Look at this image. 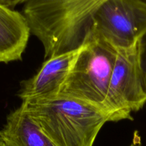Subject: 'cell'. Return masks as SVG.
<instances>
[{"label": "cell", "mask_w": 146, "mask_h": 146, "mask_svg": "<svg viewBox=\"0 0 146 146\" xmlns=\"http://www.w3.org/2000/svg\"><path fill=\"white\" fill-rule=\"evenodd\" d=\"M80 48L81 46L76 50L46 59L36 74L21 82L18 97L24 101L58 95Z\"/></svg>", "instance_id": "obj_6"}, {"label": "cell", "mask_w": 146, "mask_h": 146, "mask_svg": "<svg viewBox=\"0 0 146 146\" xmlns=\"http://www.w3.org/2000/svg\"><path fill=\"white\" fill-rule=\"evenodd\" d=\"M0 135L7 146H55L21 107L8 115Z\"/></svg>", "instance_id": "obj_8"}, {"label": "cell", "mask_w": 146, "mask_h": 146, "mask_svg": "<svg viewBox=\"0 0 146 146\" xmlns=\"http://www.w3.org/2000/svg\"><path fill=\"white\" fill-rule=\"evenodd\" d=\"M0 146H7L3 140H0Z\"/></svg>", "instance_id": "obj_12"}, {"label": "cell", "mask_w": 146, "mask_h": 146, "mask_svg": "<svg viewBox=\"0 0 146 146\" xmlns=\"http://www.w3.org/2000/svg\"><path fill=\"white\" fill-rule=\"evenodd\" d=\"M146 104L138 61L137 42L117 49V57L105 100V109L110 122L133 120L132 113Z\"/></svg>", "instance_id": "obj_4"}, {"label": "cell", "mask_w": 146, "mask_h": 146, "mask_svg": "<svg viewBox=\"0 0 146 146\" xmlns=\"http://www.w3.org/2000/svg\"><path fill=\"white\" fill-rule=\"evenodd\" d=\"M116 57L117 49L90 29L57 95L86 102L108 115L105 100Z\"/></svg>", "instance_id": "obj_3"}, {"label": "cell", "mask_w": 146, "mask_h": 146, "mask_svg": "<svg viewBox=\"0 0 146 146\" xmlns=\"http://www.w3.org/2000/svg\"><path fill=\"white\" fill-rule=\"evenodd\" d=\"M30 34L23 14L0 5V62L22 60Z\"/></svg>", "instance_id": "obj_7"}, {"label": "cell", "mask_w": 146, "mask_h": 146, "mask_svg": "<svg viewBox=\"0 0 146 146\" xmlns=\"http://www.w3.org/2000/svg\"><path fill=\"white\" fill-rule=\"evenodd\" d=\"M137 61L143 88L146 93V31L137 42Z\"/></svg>", "instance_id": "obj_9"}, {"label": "cell", "mask_w": 146, "mask_h": 146, "mask_svg": "<svg viewBox=\"0 0 146 146\" xmlns=\"http://www.w3.org/2000/svg\"><path fill=\"white\" fill-rule=\"evenodd\" d=\"M28 0H0V5L6 7L14 9L16 6L20 4H25Z\"/></svg>", "instance_id": "obj_10"}, {"label": "cell", "mask_w": 146, "mask_h": 146, "mask_svg": "<svg viewBox=\"0 0 146 146\" xmlns=\"http://www.w3.org/2000/svg\"><path fill=\"white\" fill-rule=\"evenodd\" d=\"M108 0H28L23 15L47 59L82 45L92 19Z\"/></svg>", "instance_id": "obj_1"}, {"label": "cell", "mask_w": 146, "mask_h": 146, "mask_svg": "<svg viewBox=\"0 0 146 146\" xmlns=\"http://www.w3.org/2000/svg\"><path fill=\"white\" fill-rule=\"evenodd\" d=\"M129 146H143L141 143V139H140V137L138 135L137 131L135 132L133 142H132V143Z\"/></svg>", "instance_id": "obj_11"}, {"label": "cell", "mask_w": 146, "mask_h": 146, "mask_svg": "<svg viewBox=\"0 0 146 146\" xmlns=\"http://www.w3.org/2000/svg\"><path fill=\"white\" fill-rule=\"evenodd\" d=\"M55 146H93L104 125V111L86 102L55 95L22 101L20 105Z\"/></svg>", "instance_id": "obj_2"}, {"label": "cell", "mask_w": 146, "mask_h": 146, "mask_svg": "<svg viewBox=\"0 0 146 146\" xmlns=\"http://www.w3.org/2000/svg\"><path fill=\"white\" fill-rule=\"evenodd\" d=\"M0 140H2V137H1V135H0Z\"/></svg>", "instance_id": "obj_13"}, {"label": "cell", "mask_w": 146, "mask_h": 146, "mask_svg": "<svg viewBox=\"0 0 146 146\" xmlns=\"http://www.w3.org/2000/svg\"><path fill=\"white\" fill-rule=\"evenodd\" d=\"M90 29L116 49L134 45L146 31V0H108L95 15Z\"/></svg>", "instance_id": "obj_5"}]
</instances>
